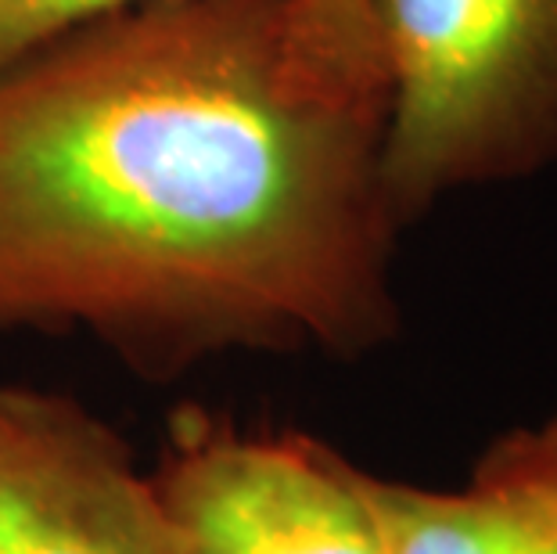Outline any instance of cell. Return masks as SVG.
<instances>
[{"label":"cell","mask_w":557,"mask_h":554,"mask_svg":"<svg viewBox=\"0 0 557 554\" xmlns=\"http://www.w3.org/2000/svg\"><path fill=\"white\" fill-rule=\"evenodd\" d=\"M367 0H162L0 73V332L140 379L399 332Z\"/></svg>","instance_id":"6da1fadb"},{"label":"cell","mask_w":557,"mask_h":554,"mask_svg":"<svg viewBox=\"0 0 557 554\" xmlns=\"http://www.w3.org/2000/svg\"><path fill=\"white\" fill-rule=\"evenodd\" d=\"M388 79L382 176L399 223L557 162V0H367Z\"/></svg>","instance_id":"7a4b0ae2"},{"label":"cell","mask_w":557,"mask_h":554,"mask_svg":"<svg viewBox=\"0 0 557 554\" xmlns=\"http://www.w3.org/2000/svg\"><path fill=\"white\" fill-rule=\"evenodd\" d=\"M360 471L317 435L181 407L151 479L191 554H377Z\"/></svg>","instance_id":"3957f363"},{"label":"cell","mask_w":557,"mask_h":554,"mask_svg":"<svg viewBox=\"0 0 557 554\" xmlns=\"http://www.w3.org/2000/svg\"><path fill=\"white\" fill-rule=\"evenodd\" d=\"M0 554H191L129 443L73 396L0 382Z\"/></svg>","instance_id":"277c9868"},{"label":"cell","mask_w":557,"mask_h":554,"mask_svg":"<svg viewBox=\"0 0 557 554\" xmlns=\"http://www.w3.org/2000/svg\"><path fill=\"white\" fill-rule=\"evenodd\" d=\"M377 554H504L500 504L475 479L465 490H421L360 471Z\"/></svg>","instance_id":"5b68a950"},{"label":"cell","mask_w":557,"mask_h":554,"mask_svg":"<svg viewBox=\"0 0 557 554\" xmlns=\"http://www.w3.org/2000/svg\"><path fill=\"white\" fill-rule=\"evenodd\" d=\"M162 0H0V73L44 47Z\"/></svg>","instance_id":"8992f818"}]
</instances>
